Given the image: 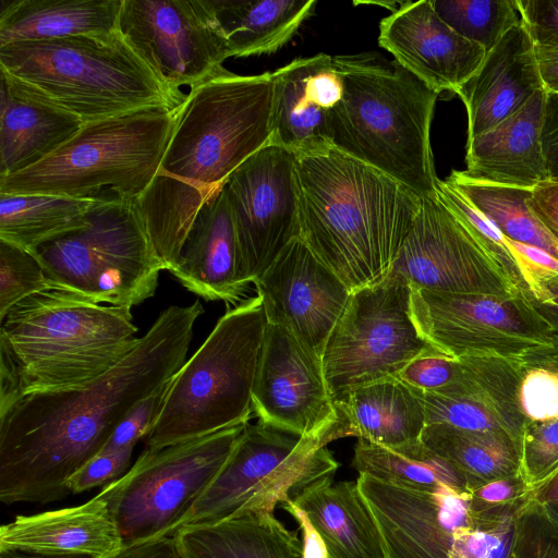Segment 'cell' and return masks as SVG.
Instances as JSON below:
<instances>
[{"instance_id": "1", "label": "cell", "mask_w": 558, "mask_h": 558, "mask_svg": "<svg viewBox=\"0 0 558 558\" xmlns=\"http://www.w3.org/2000/svg\"><path fill=\"white\" fill-rule=\"evenodd\" d=\"M196 301L163 310L137 344L89 385L33 393L0 411V500L50 504L71 495L70 477L98 454L142 400L168 384L185 363Z\"/></svg>"}, {"instance_id": "2", "label": "cell", "mask_w": 558, "mask_h": 558, "mask_svg": "<svg viewBox=\"0 0 558 558\" xmlns=\"http://www.w3.org/2000/svg\"><path fill=\"white\" fill-rule=\"evenodd\" d=\"M271 135V72L239 75L222 66L190 88L158 172L135 201L163 270L177 266L204 205Z\"/></svg>"}, {"instance_id": "3", "label": "cell", "mask_w": 558, "mask_h": 558, "mask_svg": "<svg viewBox=\"0 0 558 558\" xmlns=\"http://www.w3.org/2000/svg\"><path fill=\"white\" fill-rule=\"evenodd\" d=\"M301 239L354 292L389 275L423 198L331 147L298 157Z\"/></svg>"}, {"instance_id": "4", "label": "cell", "mask_w": 558, "mask_h": 558, "mask_svg": "<svg viewBox=\"0 0 558 558\" xmlns=\"http://www.w3.org/2000/svg\"><path fill=\"white\" fill-rule=\"evenodd\" d=\"M131 307L47 289L0 318V411L33 393L85 387L138 342Z\"/></svg>"}, {"instance_id": "5", "label": "cell", "mask_w": 558, "mask_h": 558, "mask_svg": "<svg viewBox=\"0 0 558 558\" xmlns=\"http://www.w3.org/2000/svg\"><path fill=\"white\" fill-rule=\"evenodd\" d=\"M332 61L343 81L342 98L330 111L332 146L422 198L436 196L430 126L438 94L378 52Z\"/></svg>"}, {"instance_id": "6", "label": "cell", "mask_w": 558, "mask_h": 558, "mask_svg": "<svg viewBox=\"0 0 558 558\" xmlns=\"http://www.w3.org/2000/svg\"><path fill=\"white\" fill-rule=\"evenodd\" d=\"M0 72L88 123L151 106L177 108L168 87L120 32L0 47Z\"/></svg>"}, {"instance_id": "7", "label": "cell", "mask_w": 558, "mask_h": 558, "mask_svg": "<svg viewBox=\"0 0 558 558\" xmlns=\"http://www.w3.org/2000/svg\"><path fill=\"white\" fill-rule=\"evenodd\" d=\"M227 308L169 381L144 438V450L199 438L252 417L253 388L268 323L259 295Z\"/></svg>"}, {"instance_id": "8", "label": "cell", "mask_w": 558, "mask_h": 558, "mask_svg": "<svg viewBox=\"0 0 558 558\" xmlns=\"http://www.w3.org/2000/svg\"><path fill=\"white\" fill-rule=\"evenodd\" d=\"M175 109L151 106L84 123L54 153L0 178V193L45 194L83 201H136L166 153Z\"/></svg>"}, {"instance_id": "9", "label": "cell", "mask_w": 558, "mask_h": 558, "mask_svg": "<svg viewBox=\"0 0 558 558\" xmlns=\"http://www.w3.org/2000/svg\"><path fill=\"white\" fill-rule=\"evenodd\" d=\"M349 436L347 421L304 437L246 423L223 468L174 532L248 513L274 514L278 505L305 488L333 480L340 464L327 445Z\"/></svg>"}, {"instance_id": "10", "label": "cell", "mask_w": 558, "mask_h": 558, "mask_svg": "<svg viewBox=\"0 0 558 558\" xmlns=\"http://www.w3.org/2000/svg\"><path fill=\"white\" fill-rule=\"evenodd\" d=\"M32 252L51 288L131 308L155 294L163 270L135 201L94 203L83 228Z\"/></svg>"}, {"instance_id": "11", "label": "cell", "mask_w": 558, "mask_h": 558, "mask_svg": "<svg viewBox=\"0 0 558 558\" xmlns=\"http://www.w3.org/2000/svg\"><path fill=\"white\" fill-rule=\"evenodd\" d=\"M245 424L155 451L143 450L124 475L104 486L99 494L108 502L124 545L172 536L223 468Z\"/></svg>"}, {"instance_id": "12", "label": "cell", "mask_w": 558, "mask_h": 558, "mask_svg": "<svg viewBox=\"0 0 558 558\" xmlns=\"http://www.w3.org/2000/svg\"><path fill=\"white\" fill-rule=\"evenodd\" d=\"M423 336L453 356H497L529 364L558 361V337L524 294L448 293L411 288Z\"/></svg>"}, {"instance_id": "13", "label": "cell", "mask_w": 558, "mask_h": 558, "mask_svg": "<svg viewBox=\"0 0 558 558\" xmlns=\"http://www.w3.org/2000/svg\"><path fill=\"white\" fill-rule=\"evenodd\" d=\"M411 293V286L393 276L352 292L322 359L335 402L357 387L397 377L411 361L437 350L413 320Z\"/></svg>"}, {"instance_id": "14", "label": "cell", "mask_w": 558, "mask_h": 558, "mask_svg": "<svg viewBox=\"0 0 558 558\" xmlns=\"http://www.w3.org/2000/svg\"><path fill=\"white\" fill-rule=\"evenodd\" d=\"M119 32L175 92L208 80L229 58L211 0H123Z\"/></svg>"}, {"instance_id": "15", "label": "cell", "mask_w": 558, "mask_h": 558, "mask_svg": "<svg viewBox=\"0 0 558 558\" xmlns=\"http://www.w3.org/2000/svg\"><path fill=\"white\" fill-rule=\"evenodd\" d=\"M244 272L255 283L279 254L301 236L298 156L269 144L223 183Z\"/></svg>"}, {"instance_id": "16", "label": "cell", "mask_w": 558, "mask_h": 558, "mask_svg": "<svg viewBox=\"0 0 558 558\" xmlns=\"http://www.w3.org/2000/svg\"><path fill=\"white\" fill-rule=\"evenodd\" d=\"M388 276L405 280L411 288L438 292L523 294L484 244L437 196L423 198Z\"/></svg>"}, {"instance_id": "17", "label": "cell", "mask_w": 558, "mask_h": 558, "mask_svg": "<svg viewBox=\"0 0 558 558\" xmlns=\"http://www.w3.org/2000/svg\"><path fill=\"white\" fill-rule=\"evenodd\" d=\"M387 558H448L456 537L478 522L471 492L440 484L414 489L361 473L356 478Z\"/></svg>"}, {"instance_id": "18", "label": "cell", "mask_w": 558, "mask_h": 558, "mask_svg": "<svg viewBox=\"0 0 558 558\" xmlns=\"http://www.w3.org/2000/svg\"><path fill=\"white\" fill-rule=\"evenodd\" d=\"M267 323L284 328L322 363L327 340L352 292L301 238L254 283Z\"/></svg>"}, {"instance_id": "19", "label": "cell", "mask_w": 558, "mask_h": 558, "mask_svg": "<svg viewBox=\"0 0 558 558\" xmlns=\"http://www.w3.org/2000/svg\"><path fill=\"white\" fill-rule=\"evenodd\" d=\"M252 401L258 422L303 437L347 421L322 363L276 325L266 328Z\"/></svg>"}, {"instance_id": "20", "label": "cell", "mask_w": 558, "mask_h": 558, "mask_svg": "<svg viewBox=\"0 0 558 558\" xmlns=\"http://www.w3.org/2000/svg\"><path fill=\"white\" fill-rule=\"evenodd\" d=\"M459 359L460 375L445 391L430 393L411 387L424 408L426 425L499 433L520 446L527 420L519 388L529 363L497 356Z\"/></svg>"}, {"instance_id": "21", "label": "cell", "mask_w": 558, "mask_h": 558, "mask_svg": "<svg viewBox=\"0 0 558 558\" xmlns=\"http://www.w3.org/2000/svg\"><path fill=\"white\" fill-rule=\"evenodd\" d=\"M378 44L438 95L457 94L487 52L446 24L430 0L401 2L380 21Z\"/></svg>"}, {"instance_id": "22", "label": "cell", "mask_w": 558, "mask_h": 558, "mask_svg": "<svg viewBox=\"0 0 558 558\" xmlns=\"http://www.w3.org/2000/svg\"><path fill=\"white\" fill-rule=\"evenodd\" d=\"M170 272L206 301L234 307L246 300L250 282L223 186L201 209Z\"/></svg>"}, {"instance_id": "23", "label": "cell", "mask_w": 558, "mask_h": 558, "mask_svg": "<svg viewBox=\"0 0 558 558\" xmlns=\"http://www.w3.org/2000/svg\"><path fill=\"white\" fill-rule=\"evenodd\" d=\"M542 88L534 43L521 20L457 92L468 113V140L499 124Z\"/></svg>"}, {"instance_id": "24", "label": "cell", "mask_w": 558, "mask_h": 558, "mask_svg": "<svg viewBox=\"0 0 558 558\" xmlns=\"http://www.w3.org/2000/svg\"><path fill=\"white\" fill-rule=\"evenodd\" d=\"M124 546L108 502L99 493L78 506L16 515L0 527V551L107 558Z\"/></svg>"}, {"instance_id": "25", "label": "cell", "mask_w": 558, "mask_h": 558, "mask_svg": "<svg viewBox=\"0 0 558 558\" xmlns=\"http://www.w3.org/2000/svg\"><path fill=\"white\" fill-rule=\"evenodd\" d=\"M546 92L536 90L513 114L466 142V170L476 180L533 189L547 181L542 146Z\"/></svg>"}, {"instance_id": "26", "label": "cell", "mask_w": 558, "mask_h": 558, "mask_svg": "<svg viewBox=\"0 0 558 558\" xmlns=\"http://www.w3.org/2000/svg\"><path fill=\"white\" fill-rule=\"evenodd\" d=\"M0 178L41 161L83 126L73 113L32 94L0 72Z\"/></svg>"}, {"instance_id": "27", "label": "cell", "mask_w": 558, "mask_h": 558, "mask_svg": "<svg viewBox=\"0 0 558 558\" xmlns=\"http://www.w3.org/2000/svg\"><path fill=\"white\" fill-rule=\"evenodd\" d=\"M292 500L307 513L330 558H387L381 535L356 481L319 482Z\"/></svg>"}, {"instance_id": "28", "label": "cell", "mask_w": 558, "mask_h": 558, "mask_svg": "<svg viewBox=\"0 0 558 558\" xmlns=\"http://www.w3.org/2000/svg\"><path fill=\"white\" fill-rule=\"evenodd\" d=\"M172 537L181 558H303L296 531L269 513L184 525Z\"/></svg>"}, {"instance_id": "29", "label": "cell", "mask_w": 558, "mask_h": 558, "mask_svg": "<svg viewBox=\"0 0 558 558\" xmlns=\"http://www.w3.org/2000/svg\"><path fill=\"white\" fill-rule=\"evenodd\" d=\"M123 0H12L0 11V47L119 32Z\"/></svg>"}, {"instance_id": "30", "label": "cell", "mask_w": 558, "mask_h": 558, "mask_svg": "<svg viewBox=\"0 0 558 558\" xmlns=\"http://www.w3.org/2000/svg\"><path fill=\"white\" fill-rule=\"evenodd\" d=\"M336 404L348 420L351 436L386 447L421 440L426 426L420 399L397 377L357 387Z\"/></svg>"}, {"instance_id": "31", "label": "cell", "mask_w": 558, "mask_h": 558, "mask_svg": "<svg viewBox=\"0 0 558 558\" xmlns=\"http://www.w3.org/2000/svg\"><path fill=\"white\" fill-rule=\"evenodd\" d=\"M230 57L271 53L313 14L315 0H211Z\"/></svg>"}, {"instance_id": "32", "label": "cell", "mask_w": 558, "mask_h": 558, "mask_svg": "<svg viewBox=\"0 0 558 558\" xmlns=\"http://www.w3.org/2000/svg\"><path fill=\"white\" fill-rule=\"evenodd\" d=\"M306 58H299L271 72V143L298 157L322 153L332 146L330 111L323 108L305 81Z\"/></svg>"}, {"instance_id": "33", "label": "cell", "mask_w": 558, "mask_h": 558, "mask_svg": "<svg viewBox=\"0 0 558 558\" xmlns=\"http://www.w3.org/2000/svg\"><path fill=\"white\" fill-rule=\"evenodd\" d=\"M421 440L459 469L472 489L494 480L520 476V446L507 435L429 424Z\"/></svg>"}, {"instance_id": "34", "label": "cell", "mask_w": 558, "mask_h": 558, "mask_svg": "<svg viewBox=\"0 0 558 558\" xmlns=\"http://www.w3.org/2000/svg\"><path fill=\"white\" fill-rule=\"evenodd\" d=\"M359 474L365 473L395 485L432 489L440 484L471 492L466 476L446 459L428 449L422 440L386 447L359 438L352 459Z\"/></svg>"}, {"instance_id": "35", "label": "cell", "mask_w": 558, "mask_h": 558, "mask_svg": "<svg viewBox=\"0 0 558 558\" xmlns=\"http://www.w3.org/2000/svg\"><path fill=\"white\" fill-rule=\"evenodd\" d=\"M93 204L54 195L0 193V240L33 251L83 228Z\"/></svg>"}, {"instance_id": "36", "label": "cell", "mask_w": 558, "mask_h": 558, "mask_svg": "<svg viewBox=\"0 0 558 558\" xmlns=\"http://www.w3.org/2000/svg\"><path fill=\"white\" fill-rule=\"evenodd\" d=\"M512 241L546 251L558 259V241L529 208L532 189L485 182L453 170L445 179Z\"/></svg>"}, {"instance_id": "37", "label": "cell", "mask_w": 558, "mask_h": 558, "mask_svg": "<svg viewBox=\"0 0 558 558\" xmlns=\"http://www.w3.org/2000/svg\"><path fill=\"white\" fill-rule=\"evenodd\" d=\"M439 17L462 37L490 50L521 22L517 0H430Z\"/></svg>"}, {"instance_id": "38", "label": "cell", "mask_w": 558, "mask_h": 558, "mask_svg": "<svg viewBox=\"0 0 558 558\" xmlns=\"http://www.w3.org/2000/svg\"><path fill=\"white\" fill-rule=\"evenodd\" d=\"M436 196L484 244L513 286L526 295L527 289L519 264L501 232L446 180H438Z\"/></svg>"}, {"instance_id": "39", "label": "cell", "mask_w": 558, "mask_h": 558, "mask_svg": "<svg viewBox=\"0 0 558 558\" xmlns=\"http://www.w3.org/2000/svg\"><path fill=\"white\" fill-rule=\"evenodd\" d=\"M51 289L32 251L0 240V318L21 300Z\"/></svg>"}, {"instance_id": "40", "label": "cell", "mask_w": 558, "mask_h": 558, "mask_svg": "<svg viewBox=\"0 0 558 558\" xmlns=\"http://www.w3.org/2000/svg\"><path fill=\"white\" fill-rule=\"evenodd\" d=\"M558 470V418L527 421L520 444V477L531 490Z\"/></svg>"}, {"instance_id": "41", "label": "cell", "mask_w": 558, "mask_h": 558, "mask_svg": "<svg viewBox=\"0 0 558 558\" xmlns=\"http://www.w3.org/2000/svg\"><path fill=\"white\" fill-rule=\"evenodd\" d=\"M519 402L527 421L558 418V361L527 365L520 383Z\"/></svg>"}, {"instance_id": "42", "label": "cell", "mask_w": 558, "mask_h": 558, "mask_svg": "<svg viewBox=\"0 0 558 558\" xmlns=\"http://www.w3.org/2000/svg\"><path fill=\"white\" fill-rule=\"evenodd\" d=\"M509 558H558V532L533 506L521 505Z\"/></svg>"}, {"instance_id": "43", "label": "cell", "mask_w": 558, "mask_h": 558, "mask_svg": "<svg viewBox=\"0 0 558 558\" xmlns=\"http://www.w3.org/2000/svg\"><path fill=\"white\" fill-rule=\"evenodd\" d=\"M460 372L459 357L435 350L411 361L397 378L412 388L440 393L454 384Z\"/></svg>"}, {"instance_id": "44", "label": "cell", "mask_w": 558, "mask_h": 558, "mask_svg": "<svg viewBox=\"0 0 558 558\" xmlns=\"http://www.w3.org/2000/svg\"><path fill=\"white\" fill-rule=\"evenodd\" d=\"M133 451L134 447H130L96 454L70 477L68 489L71 495L106 486L120 478L131 468Z\"/></svg>"}, {"instance_id": "45", "label": "cell", "mask_w": 558, "mask_h": 558, "mask_svg": "<svg viewBox=\"0 0 558 558\" xmlns=\"http://www.w3.org/2000/svg\"><path fill=\"white\" fill-rule=\"evenodd\" d=\"M168 384L138 402L126 414L114 428L101 451L111 452L135 447L140 439L147 436L160 410Z\"/></svg>"}, {"instance_id": "46", "label": "cell", "mask_w": 558, "mask_h": 558, "mask_svg": "<svg viewBox=\"0 0 558 558\" xmlns=\"http://www.w3.org/2000/svg\"><path fill=\"white\" fill-rule=\"evenodd\" d=\"M534 45L558 48V0H517Z\"/></svg>"}, {"instance_id": "47", "label": "cell", "mask_w": 558, "mask_h": 558, "mask_svg": "<svg viewBox=\"0 0 558 558\" xmlns=\"http://www.w3.org/2000/svg\"><path fill=\"white\" fill-rule=\"evenodd\" d=\"M529 490L520 476H510L478 485L471 498L474 508L493 509L524 501Z\"/></svg>"}, {"instance_id": "48", "label": "cell", "mask_w": 558, "mask_h": 558, "mask_svg": "<svg viewBox=\"0 0 558 558\" xmlns=\"http://www.w3.org/2000/svg\"><path fill=\"white\" fill-rule=\"evenodd\" d=\"M526 296L558 337V272L534 276Z\"/></svg>"}, {"instance_id": "49", "label": "cell", "mask_w": 558, "mask_h": 558, "mask_svg": "<svg viewBox=\"0 0 558 558\" xmlns=\"http://www.w3.org/2000/svg\"><path fill=\"white\" fill-rule=\"evenodd\" d=\"M542 146L548 180L558 183V94L546 93Z\"/></svg>"}, {"instance_id": "50", "label": "cell", "mask_w": 558, "mask_h": 558, "mask_svg": "<svg viewBox=\"0 0 558 558\" xmlns=\"http://www.w3.org/2000/svg\"><path fill=\"white\" fill-rule=\"evenodd\" d=\"M526 204L558 241V183L547 180L537 184Z\"/></svg>"}, {"instance_id": "51", "label": "cell", "mask_w": 558, "mask_h": 558, "mask_svg": "<svg viewBox=\"0 0 558 558\" xmlns=\"http://www.w3.org/2000/svg\"><path fill=\"white\" fill-rule=\"evenodd\" d=\"M298 523L302 533V556L303 558H330L325 541L315 529L307 513L292 499L279 505Z\"/></svg>"}, {"instance_id": "52", "label": "cell", "mask_w": 558, "mask_h": 558, "mask_svg": "<svg viewBox=\"0 0 558 558\" xmlns=\"http://www.w3.org/2000/svg\"><path fill=\"white\" fill-rule=\"evenodd\" d=\"M107 558H181L172 536L125 545Z\"/></svg>"}, {"instance_id": "53", "label": "cell", "mask_w": 558, "mask_h": 558, "mask_svg": "<svg viewBox=\"0 0 558 558\" xmlns=\"http://www.w3.org/2000/svg\"><path fill=\"white\" fill-rule=\"evenodd\" d=\"M534 50L544 90L558 94V48L534 45Z\"/></svg>"}, {"instance_id": "54", "label": "cell", "mask_w": 558, "mask_h": 558, "mask_svg": "<svg viewBox=\"0 0 558 558\" xmlns=\"http://www.w3.org/2000/svg\"><path fill=\"white\" fill-rule=\"evenodd\" d=\"M524 504L531 506L558 505V470L529 490Z\"/></svg>"}, {"instance_id": "55", "label": "cell", "mask_w": 558, "mask_h": 558, "mask_svg": "<svg viewBox=\"0 0 558 558\" xmlns=\"http://www.w3.org/2000/svg\"><path fill=\"white\" fill-rule=\"evenodd\" d=\"M0 558H90L85 556H47L20 550H3L0 551Z\"/></svg>"}, {"instance_id": "56", "label": "cell", "mask_w": 558, "mask_h": 558, "mask_svg": "<svg viewBox=\"0 0 558 558\" xmlns=\"http://www.w3.org/2000/svg\"><path fill=\"white\" fill-rule=\"evenodd\" d=\"M533 507L536 508L542 517L558 532V505Z\"/></svg>"}]
</instances>
